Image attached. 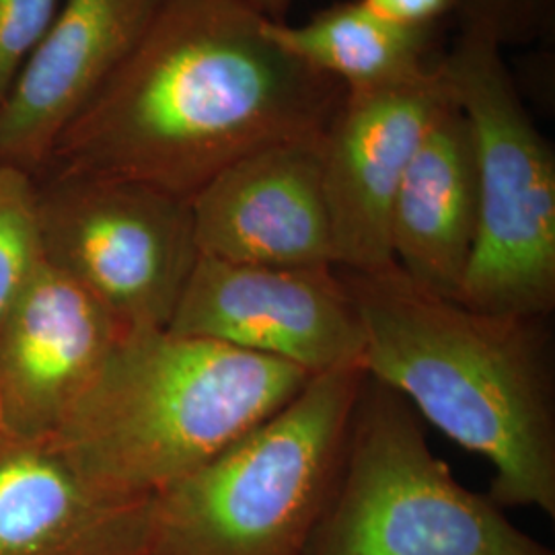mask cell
Instances as JSON below:
<instances>
[{"mask_svg":"<svg viewBox=\"0 0 555 555\" xmlns=\"http://www.w3.org/2000/svg\"><path fill=\"white\" fill-rule=\"evenodd\" d=\"M461 31L506 46H527L554 27L555 0H456Z\"/></svg>","mask_w":555,"mask_h":555,"instance_id":"e0dca14e","label":"cell"},{"mask_svg":"<svg viewBox=\"0 0 555 555\" xmlns=\"http://www.w3.org/2000/svg\"><path fill=\"white\" fill-rule=\"evenodd\" d=\"M476 224V144L469 121L449 91L397 190L391 210L393 263L417 286L456 300Z\"/></svg>","mask_w":555,"mask_h":555,"instance_id":"5bb4252c","label":"cell"},{"mask_svg":"<svg viewBox=\"0 0 555 555\" xmlns=\"http://www.w3.org/2000/svg\"><path fill=\"white\" fill-rule=\"evenodd\" d=\"M270 38L293 59L344 89H373L414 79L433 68L437 29L403 27L383 20L362 0L337 2L302 23L270 21Z\"/></svg>","mask_w":555,"mask_h":555,"instance_id":"9a60e30c","label":"cell"},{"mask_svg":"<svg viewBox=\"0 0 555 555\" xmlns=\"http://www.w3.org/2000/svg\"><path fill=\"white\" fill-rule=\"evenodd\" d=\"M167 0H60L0 105V160L38 178L59 142L137 50Z\"/></svg>","mask_w":555,"mask_h":555,"instance_id":"7c38bea8","label":"cell"},{"mask_svg":"<svg viewBox=\"0 0 555 555\" xmlns=\"http://www.w3.org/2000/svg\"><path fill=\"white\" fill-rule=\"evenodd\" d=\"M313 377L167 327L128 332L52 444L101 492L151 500L274 416Z\"/></svg>","mask_w":555,"mask_h":555,"instance_id":"3957f363","label":"cell"},{"mask_svg":"<svg viewBox=\"0 0 555 555\" xmlns=\"http://www.w3.org/2000/svg\"><path fill=\"white\" fill-rule=\"evenodd\" d=\"M305 555H555L430 449L412 405L375 378L358 393L330 504Z\"/></svg>","mask_w":555,"mask_h":555,"instance_id":"5b68a950","label":"cell"},{"mask_svg":"<svg viewBox=\"0 0 555 555\" xmlns=\"http://www.w3.org/2000/svg\"><path fill=\"white\" fill-rule=\"evenodd\" d=\"M383 20L403 27L437 29L447 15H455L456 0H362Z\"/></svg>","mask_w":555,"mask_h":555,"instance_id":"d6986e66","label":"cell"},{"mask_svg":"<svg viewBox=\"0 0 555 555\" xmlns=\"http://www.w3.org/2000/svg\"><path fill=\"white\" fill-rule=\"evenodd\" d=\"M60 0H0V105L40 41Z\"/></svg>","mask_w":555,"mask_h":555,"instance_id":"ac0fdd59","label":"cell"},{"mask_svg":"<svg viewBox=\"0 0 555 555\" xmlns=\"http://www.w3.org/2000/svg\"><path fill=\"white\" fill-rule=\"evenodd\" d=\"M364 332L362 369L494 476L490 500L555 516V341L550 318L486 313L396 263L337 268Z\"/></svg>","mask_w":555,"mask_h":555,"instance_id":"7a4b0ae2","label":"cell"},{"mask_svg":"<svg viewBox=\"0 0 555 555\" xmlns=\"http://www.w3.org/2000/svg\"><path fill=\"white\" fill-rule=\"evenodd\" d=\"M41 263L36 178L0 160V323Z\"/></svg>","mask_w":555,"mask_h":555,"instance_id":"2e32d148","label":"cell"},{"mask_svg":"<svg viewBox=\"0 0 555 555\" xmlns=\"http://www.w3.org/2000/svg\"><path fill=\"white\" fill-rule=\"evenodd\" d=\"M440 73L476 144V238L456 300L486 313L552 318L554 149L494 41L459 31Z\"/></svg>","mask_w":555,"mask_h":555,"instance_id":"8992f818","label":"cell"},{"mask_svg":"<svg viewBox=\"0 0 555 555\" xmlns=\"http://www.w3.org/2000/svg\"><path fill=\"white\" fill-rule=\"evenodd\" d=\"M447 95L440 62L414 79L344 91L321 134L336 268L375 272L393 263L397 190Z\"/></svg>","mask_w":555,"mask_h":555,"instance_id":"9c48e42d","label":"cell"},{"mask_svg":"<svg viewBox=\"0 0 555 555\" xmlns=\"http://www.w3.org/2000/svg\"><path fill=\"white\" fill-rule=\"evenodd\" d=\"M151 500L101 492L52 442L0 437V555H149Z\"/></svg>","mask_w":555,"mask_h":555,"instance_id":"4fadbf2b","label":"cell"},{"mask_svg":"<svg viewBox=\"0 0 555 555\" xmlns=\"http://www.w3.org/2000/svg\"><path fill=\"white\" fill-rule=\"evenodd\" d=\"M167 330L311 375L362 366L364 354L357 305L336 266L270 268L199 256Z\"/></svg>","mask_w":555,"mask_h":555,"instance_id":"ba28073f","label":"cell"},{"mask_svg":"<svg viewBox=\"0 0 555 555\" xmlns=\"http://www.w3.org/2000/svg\"><path fill=\"white\" fill-rule=\"evenodd\" d=\"M199 256L243 266H336L321 137L263 146L231 163L192 199Z\"/></svg>","mask_w":555,"mask_h":555,"instance_id":"8fae6325","label":"cell"},{"mask_svg":"<svg viewBox=\"0 0 555 555\" xmlns=\"http://www.w3.org/2000/svg\"><path fill=\"white\" fill-rule=\"evenodd\" d=\"M266 23L241 0H167L46 169L134 179L192 199L254 151L319 139L346 89L282 50Z\"/></svg>","mask_w":555,"mask_h":555,"instance_id":"6da1fadb","label":"cell"},{"mask_svg":"<svg viewBox=\"0 0 555 555\" xmlns=\"http://www.w3.org/2000/svg\"><path fill=\"white\" fill-rule=\"evenodd\" d=\"M43 261L126 332L167 327L199 258L190 199L134 179L46 169L36 178Z\"/></svg>","mask_w":555,"mask_h":555,"instance_id":"52a82bcc","label":"cell"},{"mask_svg":"<svg viewBox=\"0 0 555 555\" xmlns=\"http://www.w3.org/2000/svg\"><path fill=\"white\" fill-rule=\"evenodd\" d=\"M126 334L43 261L0 323V437L54 442Z\"/></svg>","mask_w":555,"mask_h":555,"instance_id":"30bf717a","label":"cell"},{"mask_svg":"<svg viewBox=\"0 0 555 555\" xmlns=\"http://www.w3.org/2000/svg\"><path fill=\"white\" fill-rule=\"evenodd\" d=\"M241 2L270 21H284V15L293 4V0H241Z\"/></svg>","mask_w":555,"mask_h":555,"instance_id":"ffe728a7","label":"cell"},{"mask_svg":"<svg viewBox=\"0 0 555 555\" xmlns=\"http://www.w3.org/2000/svg\"><path fill=\"white\" fill-rule=\"evenodd\" d=\"M362 366L293 401L153 498L149 555H305L336 488Z\"/></svg>","mask_w":555,"mask_h":555,"instance_id":"277c9868","label":"cell"}]
</instances>
